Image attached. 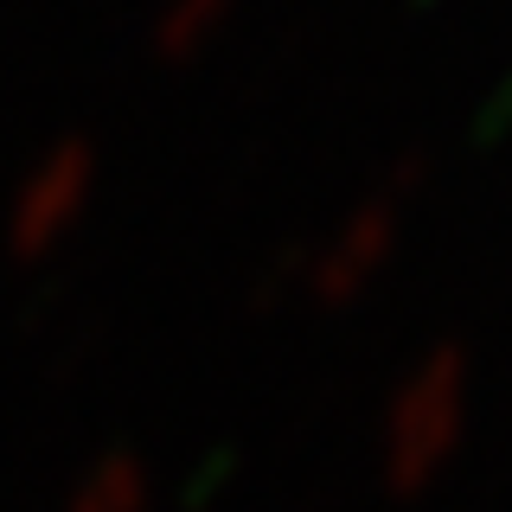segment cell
<instances>
[{
    "label": "cell",
    "mask_w": 512,
    "mask_h": 512,
    "mask_svg": "<svg viewBox=\"0 0 512 512\" xmlns=\"http://www.w3.org/2000/svg\"><path fill=\"white\" fill-rule=\"evenodd\" d=\"M468 423H474L468 346H429L391 391V410H384V436H378L384 493L391 500H423L429 487H442V474L468 448Z\"/></svg>",
    "instance_id": "1"
},
{
    "label": "cell",
    "mask_w": 512,
    "mask_h": 512,
    "mask_svg": "<svg viewBox=\"0 0 512 512\" xmlns=\"http://www.w3.org/2000/svg\"><path fill=\"white\" fill-rule=\"evenodd\" d=\"M397 244H404V199H365L327 231V244L308 263V301L314 308H346L391 269Z\"/></svg>",
    "instance_id": "3"
},
{
    "label": "cell",
    "mask_w": 512,
    "mask_h": 512,
    "mask_svg": "<svg viewBox=\"0 0 512 512\" xmlns=\"http://www.w3.org/2000/svg\"><path fill=\"white\" fill-rule=\"evenodd\" d=\"M160 487H154V468L135 455V448H109L96 455L84 474L71 480L64 493V512H154Z\"/></svg>",
    "instance_id": "4"
},
{
    "label": "cell",
    "mask_w": 512,
    "mask_h": 512,
    "mask_svg": "<svg viewBox=\"0 0 512 512\" xmlns=\"http://www.w3.org/2000/svg\"><path fill=\"white\" fill-rule=\"evenodd\" d=\"M96 186H103V154H96V141H84V135L45 141L39 160L20 173L13 205H7V224H0V244H7V256L20 269L58 256L77 237V224L90 218Z\"/></svg>",
    "instance_id": "2"
},
{
    "label": "cell",
    "mask_w": 512,
    "mask_h": 512,
    "mask_svg": "<svg viewBox=\"0 0 512 512\" xmlns=\"http://www.w3.org/2000/svg\"><path fill=\"white\" fill-rule=\"evenodd\" d=\"M224 20H231V0H173L154 26V58L160 64H199Z\"/></svg>",
    "instance_id": "5"
}]
</instances>
